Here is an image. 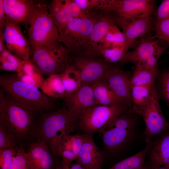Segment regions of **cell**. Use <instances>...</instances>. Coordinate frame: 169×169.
I'll list each match as a JSON object with an SVG mask.
<instances>
[{
  "label": "cell",
  "instance_id": "15",
  "mask_svg": "<svg viewBox=\"0 0 169 169\" xmlns=\"http://www.w3.org/2000/svg\"><path fill=\"white\" fill-rule=\"evenodd\" d=\"M150 35L140 38L138 43L132 50L126 51L120 63L125 64L128 63L141 64L154 55H161L166 48L161 46L158 40H155Z\"/></svg>",
  "mask_w": 169,
  "mask_h": 169
},
{
  "label": "cell",
  "instance_id": "39",
  "mask_svg": "<svg viewBox=\"0 0 169 169\" xmlns=\"http://www.w3.org/2000/svg\"><path fill=\"white\" fill-rule=\"evenodd\" d=\"M169 18V0H162L156 12V21Z\"/></svg>",
  "mask_w": 169,
  "mask_h": 169
},
{
  "label": "cell",
  "instance_id": "38",
  "mask_svg": "<svg viewBox=\"0 0 169 169\" xmlns=\"http://www.w3.org/2000/svg\"><path fill=\"white\" fill-rule=\"evenodd\" d=\"M17 141L4 128L0 126V150L19 148Z\"/></svg>",
  "mask_w": 169,
  "mask_h": 169
},
{
  "label": "cell",
  "instance_id": "40",
  "mask_svg": "<svg viewBox=\"0 0 169 169\" xmlns=\"http://www.w3.org/2000/svg\"><path fill=\"white\" fill-rule=\"evenodd\" d=\"M161 55H154L145 62L141 64L153 72L158 77L160 74L158 68V61Z\"/></svg>",
  "mask_w": 169,
  "mask_h": 169
},
{
  "label": "cell",
  "instance_id": "46",
  "mask_svg": "<svg viewBox=\"0 0 169 169\" xmlns=\"http://www.w3.org/2000/svg\"></svg>",
  "mask_w": 169,
  "mask_h": 169
},
{
  "label": "cell",
  "instance_id": "9",
  "mask_svg": "<svg viewBox=\"0 0 169 169\" xmlns=\"http://www.w3.org/2000/svg\"><path fill=\"white\" fill-rule=\"evenodd\" d=\"M67 65L78 72L83 84L88 85L100 80L112 66L104 59L91 57L82 53L69 55Z\"/></svg>",
  "mask_w": 169,
  "mask_h": 169
},
{
  "label": "cell",
  "instance_id": "12",
  "mask_svg": "<svg viewBox=\"0 0 169 169\" xmlns=\"http://www.w3.org/2000/svg\"><path fill=\"white\" fill-rule=\"evenodd\" d=\"M65 106L72 121L78 124L80 116L89 108L97 105L90 85L83 84L75 92L64 99Z\"/></svg>",
  "mask_w": 169,
  "mask_h": 169
},
{
  "label": "cell",
  "instance_id": "26",
  "mask_svg": "<svg viewBox=\"0 0 169 169\" xmlns=\"http://www.w3.org/2000/svg\"><path fill=\"white\" fill-rule=\"evenodd\" d=\"M40 88L44 94L54 99H64L67 95L60 74L49 76Z\"/></svg>",
  "mask_w": 169,
  "mask_h": 169
},
{
  "label": "cell",
  "instance_id": "7",
  "mask_svg": "<svg viewBox=\"0 0 169 169\" xmlns=\"http://www.w3.org/2000/svg\"><path fill=\"white\" fill-rule=\"evenodd\" d=\"M131 108L124 104L93 106L80 116L78 121V127L83 133L94 135L96 132H100L114 119Z\"/></svg>",
  "mask_w": 169,
  "mask_h": 169
},
{
  "label": "cell",
  "instance_id": "25",
  "mask_svg": "<svg viewBox=\"0 0 169 169\" xmlns=\"http://www.w3.org/2000/svg\"><path fill=\"white\" fill-rule=\"evenodd\" d=\"M154 144L151 140L141 151L120 161L108 169H143L145 167V157Z\"/></svg>",
  "mask_w": 169,
  "mask_h": 169
},
{
  "label": "cell",
  "instance_id": "44",
  "mask_svg": "<svg viewBox=\"0 0 169 169\" xmlns=\"http://www.w3.org/2000/svg\"><path fill=\"white\" fill-rule=\"evenodd\" d=\"M143 169H169V168L165 166H163L162 167H157L156 168H147L145 167Z\"/></svg>",
  "mask_w": 169,
  "mask_h": 169
},
{
  "label": "cell",
  "instance_id": "33",
  "mask_svg": "<svg viewBox=\"0 0 169 169\" xmlns=\"http://www.w3.org/2000/svg\"><path fill=\"white\" fill-rule=\"evenodd\" d=\"M157 86L155 88L159 99L169 106V70L162 71L159 74Z\"/></svg>",
  "mask_w": 169,
  "mask_h": 169
},
{
  "label": "cell",
  "instance_id": "4",
  "mask_svg": "<svg viewBox=\"0 0 169 169\" xmlns=\"http://www.w3.org/2000/svg\"><path fill=\"white\" fill-rule=\"evenodd\" d=\"M28 30L32 47L49 46L59 41V31L49 13L47 4L37 2Z\"/></svg>",
  "mask_w": 169,
  "mask_h": 169
},
{
  "label": "cell",
  "instance_id": "19",
  "mask_svg": "<svg viewBox=\"0 0 169 169\" xmlns=\"http://www.w3.org/2000/svg\"><path fill=\"white\" fill-rule=\"evenodd\" d=\"M83 141V134H67L62 138L57 149V156L61 158L63 167H69L71 163L76 160L82 148Z\"/></svg>",
  "mask_w": 169,
  "mask_h": 169
},
{
  "label": "cell",
  "instance_id": "22",
  "mask_svg": "<svg viewBox=\"0 0 169 169\" xmlns=\"http://www.w3.org/2000/svg\"><path fill=\"white\" fill-rule=\"evenodd\" d=\"M90 86L97 105L112 106L123 104L112 89L103 81H95Z\"/></svg>",
  "mask_w": 169,
  "mask_h": 169
},
{
  "label": "cell",
  "instance_id": "10",
  "mask_svg": "<svg viewBox=\"0 0 169 169\" xmlns=\"http://www.w3.org/2000/svg\"><path fill=\"white\" fill-rule=\"evenodd\" d=\"M3 33L6 48L20 59L30 61L31 46L23 34L20 24L7 21Z\"/></svg>",
  "mask_w": 169,
  "mask_h": 169
},
{
  "label": "cell",
  "instance_id": "13",
  "mask_svg": "<svg viewBox=\"0 0 169 169\" xmlns=\"http://www.w3.org/2000/svg\"><path fill=\"white\" fill-rule=\"evenodd\" d=\"M48 8L59 33L70 21L81 17L84 13L74 0H54L48 4Z\"/></svg>",
  "mask_w": 169,
  "mask_h": 169
},
{
  "label": "cell",
  "instance_id": "5",
  "mask_svg": "<svg viewBox=\"0 0 169 169\" xmlns=\"http://www.w3.org/2000/svg\"><path fill=\"white\" fill-rule=\"evenodd\" d=\"M156 8L153 0H104L101 10L111 13L121 28L136 19L152 16Z\"/></svg>",
  "mask_w": 169,
  "mask_h": 169
},
{
  "label": "cell",
  "instance_id": "34",
  "mask_svg": "<svg viewBox=\"0 0 169 169\" xmlns=\"http://www.w3.org/2000/svg\"><path fill=\"white\" fill-rule=\"evenodd\" d=\"M129 49L127 48L119 47L106 48L100 52L99 57H102L105 61L110 64L120 62L125 52Z\"/></svg>",
  "mask_w": 169,
  "mask_h": 169
},
{
  "label": "cell",
  "instance_id": "8",
  "mask_svg": "<svg viewBox=\"0 0 169 169\" xmlns=\"http://www.w3.org/2000/svg\"><path fill=\"white\" fill-rule=\"evenodd\" d=\"M159 98L155 86L147 104L141 107H132L143 117L145 125V140L146 143L154 136L169 128V122L165 118L160 105Z\"/></svg>",
  "mask_w": 169,
  "mask_h": 169
},
{
  "label": "cell",
  "instance_id": "16",
  "mask_svg": "<svg viewBox=\"0 0 169 169\" xmlns=\"http://www.w3.org/2000/svg\"><path fill=\"white\" fill-rule=\"evenodd\" d=\"M26 155L31 169H57L55 158L44 141L36 139L30 143Z\"/></svg>",
  "mask_w": 169,
  "mask_h": 169
},
{
  "label": "cell",
  "instance_id": "18",
  "mask_svg": "<svg viewBox=\"0 0 169 169\" xmlns=\"http://www.w3.org/2000/svg\"><path fill=\"white\" fill-rule=\"evenodd\" d=\"M83 134V144L76 163L86 169H102V155L94 140L93 135Z\"/></svg>",
  "mask_w": 169,
  "mask_h": 169
},
{
  "label": "cell",
  "instance_id": "2",
  "mask_svg": "<svg viewBox=\"0 0 169 169\" xmlns=\"http://www.w3.org/2000/svg\"><path fill=\"white\" fill-rule=\"evenodd\" d=\"M39 113L32 137L44 141L53 154L57 156V149L62 138L74 131L78 124L71 119L65 106L55 111Z\"/></svg>",
  "mask_w": 169,
  "mask_h": 169
},
{
  "label": "cell",
  "instance_id": "42",
  "mask_svg": "<svg viewBox=\"0 0 169 169\" xmlns=\"http://www.w3.org/2000/svg\"><path fill=\"white\" fill-rule=\"evenodd\" d=\"M7 22L3 6V0H0V30H3Z\"/></svg>",
  "mask_w": 169,
  "mask_h": 169
},
{
  "label": "cell",
  "instance_id": "23",
  "mask_svg": "<svg viewBox=\"0 0 169 169\" xmlns=\"http://www.w3.org/2000/svg\"><path fill=\"white\" fill-rule=\"evenodd\" d=\"M81 22V17L74 18L59 33V41L63 44L71 54L77 52L78 35Z\"/></svg>",
  "mask_w": 169,
  "mask_h": 169
},
{
  "label": "cell",
  "instance_id": "43",
  "mask_svg": "<svg viewBox=\"0 0 169 169\" xmlns=\"http://www.w3.org/2000/svg\"><path fill=\"white\" fill-rule=\"evenodd\" d=\"M3 32V30H0V53L6 48L5 45Z\"/></svg>",
  "mask_w": 169,
  "mask_h": 169
},
{
  "label": "cell",
  "instance_id": "27",
  "mask_svg": "<svg viewBox=\"0 0 169 169\" xmlns=\"http://www.w3.org/2000/svg\"><path fill=\"white\" fill-rule=\"evenodd\" d=\"M150 157L153 166L159 167L162 161L169 158V134L161 138L150 149Z\"/></svg>",
  "mask_w": 169,
  "mask_h": 169
},
{
  "label": "cell",
  "instance_id": "31",
  "mask_svg": "<svg viewBox=\"0 0 169 169\" xmlns=\"http://www.w3.org/2000/svg\"><path fill=\"white\" fill-rule=\"evenodd\" d=\"M155 84L131 87V95L133 104L132 107H141L145 106L149 99Z\"/></svg>",
  "mask_w": 169,
  "mask_h": 169
},
{
  "label": "cell",
  "instance_id": "37",
  "mask_svg": "<svg viewBox=\"0 0 169 169\" xmlns=\"http://www.w3.org/2000/svg\"><path fill=\"white\" fill-rule=\"evenodd\" d=\"M26 152L22 146L18 148L13 159L11 169H31Z\"/></svg>",
  "mask_w": 169,
  "mask_h": 169
},
{
  "label": "cell",
  "instance_id": "6",
  "mask_svg": "<svg viewBox=\"0 0 169 169\" xmlns=\"http://www.w3.org/2000/svg\"><path fill=\"white\" fill-rule=\"evenodd\" d=\"M69 54L68 49L58 41L49 46L31 47L30 59L42 74L49 76L64 71Z\"/></svg>",
  "mask_w": 169,
  "mask_h": 169
},
{
  "label": "cell",
  "instance_id": "3",
  "mask_svg": "<svg viewBox=\"0 0 169 169\" xmlns=\"http://www.w3.org/2000/svg\"><path fill=\"white\" fill-rule=\"evenodd\" d=\"M0 86L17 101L35 113L49 112L54 107V99L41 92L37 87L23 82L17 73L1 74Z\"/></svg>",
  "mask_w": 169,
  "mask_h": 169
},
{
  "label": "cell",
  "instance_id": "30",
  "mask_svg": "<svg viewBox=\"0 0 169 169\" xmlns=\"http://www.w3.org/2000/svg\"><path fill=\"white\" fill-rule=\"evenodd\" d=\"M26 62L14 55L7 48L0 53L1 71H13L19 73Z\"/></svg>",
  "mask_w": 169,
  "mask_h": 169
},
{
  "label": "cell",
  "instance_id": "14",
  "mask_svg": "<svg viewBox=\"0 0 169 169\" xmlns=\"http://www.w3.org/2000/svg\"><path fill=\"white\" fill-rule=\"evenodd\" d=\"M7 21L21 24L28 29L37 1L33 0H3Z\"/></svg>",
  "mask_w": 169,
  "mask_h": 169
},
{
  "label": "cell",
  "instance_id": "17",
  "mask_svg": "<svg viewBox=\"0 0 169 169\" xmlns=\"http://www.w3.org/2000/svg\"><path fill=\"white\" fill-rule=\"evenodd\" d=\"M116 24L114 18L110 13L100 11L90 34L86 50L82 53L91 57L97 58L100 44L106 33L113 25Z\"/></svg>",
  "mask_w": 169,
  "mask_h": 169
},
{
  "label": "cell",
  "instance_id": "28",
  "mask_svg": "<svg viewBox=\"0 0 169 169\" xmlns=\"http://www.w3.org/2000/svg\"><path fill=\"white\" fill-rule=\"evenodd\" d=\"M134 64V69L130 78L131 87L155 83L157 77L154 74L141 64Z\"/></svg>",
  "mask_w": 169,
  "mask_h": 169
},
{
  "label": "cell",
  "instance_id": "36",
  "mask_svg": "<svg viewBox=\"0 0 169 169\" xmlns=\"http://www.w3.org/2000/svg\"><path fill=\"white\" fill-rule=\"evenodd\" d=\"M18 148L0 150V169H11L13 159Z\"/></svg>",
  "mask_w": 169,
  "mask_h": 169
},
{
  "label": "cell",
  "instance_id": "32",
  "mask_svg": "<svg viewBox=\"0 0 169 169\" xmlns=\"http://www.w3.org/2000/svg\"><path fill=\"white\" fill-rule=\"evenodd\" d=\"M132 108L122 113L111 120L106 128L116 127L133 130L136 123Z\"/></svg>",
  "mask_w": 169,
  "mask_h": 169
},
{
  "label": "cell",
  "instance_id": "41",
  "mask_svg": "<svg viewBox=\"0 0 169 169\" xmlns=\"http://www.w3.org/2000/svg\"><path fill=\"white\" fill-rule=\"evenodd\" d=\"M37 71L39 70L36 68L31 61H26L24 64L22 70L20 72L25 74L31 75Z\"/></svg>",
  "mask_w": 169,
  "mask_h": 169
},
{
  "label": "cell",
  "instance_id": "11",
  "mask_svg": "<svg viewBox=\"0 0 169 169\" xmlns=\"http://www.w3.org/2000/svg\"><path fill=\"white\" fill-rule=\"evenodd\" d=\"M132 72L112 66L100 80L107 83L112 89L122 103L130 107L133 105L130 84Z\"/></svg>",
  "mask_w": 169,
  "mask_h": 169
},
{
  "label": "cell",
  "instance_id": "21",
  "mask_svg": "<svg viewBox=\"0 0 169 169\" xmlns=\"http://www.w3.org/2000/svg\"><path fill=\"white\" fill-rule=\"evenodd\" d=\"M104 146L111 151H116L126 145L131 140L133 130L119 128H106L100 132Z\"/></svg>",
  "mask_w": 169,
  "mask_h": 169
},
{
  "label": "cell",
  "instance_id": "35",
  "mask_svg": "<svg viewBox=\"0 0 169 169\" xmlns=\"http://www.w3.org/2000/svg\"><path fill=\"white\" fill-rule=\"evenodd\" d=\"M154 29L156 33L151 38L164 40L169 44V18L160 21L155 20Z\"/></svg>",
  "mask_w": 169,
  "mask_h": 169
},
{
  "label": "cell",
  "instance_id": "20",
  "mask_svg": "<svg viewBox=\"0 0 169 169\" xmlns=\"http://www.w3.org/2000/svg\"><path fill=\"white\" fill-rule=\"evenodd\" d=\"M155 20L152 16L139 18L127 23L121 28L128 43L137 44L136 39L150 34L154 29Z\"/></svg>",
  "mask_w": 169,
  "mask_h": 169
},
{
  "label": "cell",
  "instance_id": "1",
  "mask_svg": "<svg viewBox=\"0 0 169 169\" xmlns=\"http://www.w3.org/2000/svg\"><path fill=\"white\" fill-rule=\"evenodd\" d=\"M35 113L0 88V126L17 141L32 137Z\"/></svg>",
  "mask_w": 169,
  "mask_h": 169
},
{
  "label": "cell",
  "instance_id": "29",
  "mask_svg": "<svg viewBox=\"0 0 169 169\" xmlns=\"http://www.w3.org/2000/svg\"><path fill=\"white\" fill-rule=\"evenodd\" d=\"M60 74L67 95L76 92L83 84L78 72L69 65H67L65 70Z\"/></svg>",
  "mask_w": 169,
  "mask_h": 169
},
{
  "label": "cell",
  "instance_id": "45",
  "mask_svg": "<svg viewBox=\"0 0 169 169\" xmlns=\"http://www.w3.org/2000/svg\"><path fill=\"white\" fill-rule=\"evenodd\" d=\"M59 168H58L57 169H59Z\"/></svg>",
  "mask_w": 169,
  "mask_h": 169
},
{
  "label": "cell",
  "instance_id": "24",
  "mask_svg": "<svg viewBox=\"0 0 169 169\" xmlns=\"http://www.w3.org/2000/svg\"><path fill=\"white\" fill-rule=\"evenodd\" d=\"M138 44H131L126 40L122 32L116 24L112 26L107 31L98 46L97 57L103 49L110 48L119 47L127 48L129 49L135 47Z\"/></svg>",
  "mask_w": 169,
  "mask_h": 169
}]
</instances>
